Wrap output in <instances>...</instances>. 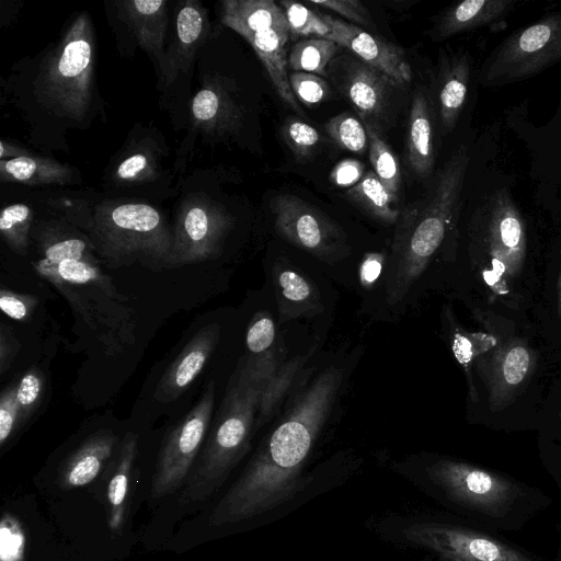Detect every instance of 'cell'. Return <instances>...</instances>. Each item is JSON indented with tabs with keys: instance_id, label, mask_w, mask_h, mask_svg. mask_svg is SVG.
I'll use <instances>...</instances> for the list:
<instances>
[{
	"instance_id": "6da1fadb",
	"label": "cell",
	"mask_w": 561,
	"mask_h": 561,
	"mask_svg": "<svg viewBox=\"0 0 561 561\" xmlns=\"http://www.w3.org/2000/svg\"><path fill=\"white\" fill-rule=\"evenodd\" d=\"M342 378L341 368L327 367L297 396L214 508L209 516L211 526L233 524L268 512L304 488L302 468L333 408Z\"/></svg>"
},
{
	"instance_id": "7a4b0ae2",
	"label": "cell",
	"mask_w": 561,
	"mask_h": 561,
	"mask_svg": "<svg viewBox=\"0 0 561 561\" xmlns=\"http://www.w3.org/2000/svg\"><path fill=\"white\" fill-rule=\"evenodd\" d=\"M277 368L273 352L252 355L240 363L227 386L205 446L184 482L180 503L208 499L248 453L262 391Z\"/></svg>"
},
{
	"instance_id": "3957f363",
	"label": "cell",
	"mask_w": 561,
	"mask_h": 561,
	"mask_svg": "<svg viewBox=\"0 0 561 561\" xmlns=\"http://www.w3.org/2000/svg\"><path fill=\"white\" fill-rule=\"evenodd\" d=\"M468 164V149L461 145L439 170L427 194L400 214L393 239L396 271L388 290L391 304L401 301L442 244Z\"/></svg>"
},
{
	"instance_id": "277c9868",
	"label": "cell",
	"mask_w": 561,
	"mask_h": 561,
	"mask_svg": "<svg viewBox=\"0 0 561 561\" xmlns=\"http://www.w3.org/2000/svg\"><path fill=\"white\" fill-rule=\"evenodd\" d=\"M561 61V11L513 33L490 55L480 82L499 87L527 79Z\"/></svg>"
},
{
	"instance_id": "5b68a950",
	"label": "cell",
	"mask_w": 561,
	"mask_h": 561,
	"mask_svg": "<svg viewBox=\"0 0 561 561\" xmlns=\"http://www.w3.org/2000/svg\"><path fill=\"white\" fill-rule=\"evenodd\" d=\"M100 232L103 252L112 261L144 259L149 266L175 265L173 245L159 213L145 204H125L111 213Z\"/></svg>"
},
{
	"instance_id": "8992f818",
	"label": "cell",
	"mask_w": 561,
	"mask_h": 561,
	"mask_svg": "<svg viewBox=\"0 0 561 561\" xmlns=\"http://www.w3.org/2000/svg\"><path fill=\"white\" fill-rule=\"evenodd\" d=\"M214 402L215 383L210 381L196 404L165 436L152 478V499L172 494L186 481L209 428Z\"/></svg>"
},
{
	"instance_id": "52a82bcc",
	"label": "cell",
	"mask_w": 561,
	"mask_h": 561,
	"mask_svg": "<svg viewBox=\"0 0 561 561\" xmlns=\"http://www.w3.org/2000/svg\"><path fill=\"white\" fill-rule=\"evenodd\" d=\"M482 250L490 257L492 272L506 280L518 277L526 256L524 219L506 191L495 192L480 216Z\"/></svg>"
},
{
	"instance_id": "ba28073f",
	"label": "cell",
	"mask_w": 561,
	"mask_h": 561,
	"mask_svg": "<svg viewBox=\"0 0 561 561\" xmlns=\"http://www.w3.org/2000/svg\"><path fill=\"white\" fill-rule=\"evenodd\" d=\"M92 43L85 18L72 24L61 51L50 64L46 77L47 94L68 115L79 117L90 96L92 72Z\"/></svg>"
},
{
	"instance_id": "9c48e42d",
	"label": "cell",
	"mask_w": 561,
	"mask_h": 561,
	"mask_svg": "<svg viewBox=\"0 0 561 561\" xmlns=\"http://www.w3.org/2000/svg\"><path fill=\"white\" fill-rule=\"evenodd\" d=\"M272 210L277 232L293 244L325 261L346 254L342 229L301 198L290 194L278 195L272 201Z\"/></svg>"
},
{
	"instance_id": "30bf717a",
	"label": "cell",
	"mask_w": 561,
	"mask_h": 561,
	"mask_svg": "<svg viewBox=\"0 0 561 561\" xmlns=\"http://www.w3.org/2000/svg\"><path fill=\"white\" fill-rule=\"evenodd\" d=\"M427 474L454 501L488 514H501L518 491L501 476L455 460H437Z\"/></svg>"
},
{
	"instance_id": "8fae6325",
	"label": "cell",
	"mask_w": 561,
	"mask_h": 561,
	"mask_svg": "<svg viewBox=\"0 0 561 561\" xmlns=\"http://www.w3.org/2000/svg\"><path fill=\"white\" fill-rule=\"evenodd\" d=\"M403 536L446 561H531L485 534L454 525L416 523L405 527Z\"/></svg>"
},
{
	"instance_id": "7c38bea8",
	"label": "cell",
	"mask_w": 561,
	"mask_h": 561,
	"mask_svg": "<svg viewBox=\"0 0 561 561\" xmlns=\"http://www.w3.org/2000/svg\"><path fill=\"white\" fill-rule=\"evenodd\" d=\"M536 367V354L524 341L513 339L493 348L482 362L479 370L489 389V405L492 412L505 409Z\"/></svg>"
},
{
	"instance_id": "4fadbf2b",
	"label": "cell",
	"mask_w": 561,
	"mask_h": 561,
	"mask_svg": "<svg viewBox=\"0 0 561 561\" xmlns=\"http://www.w3.org/2000/svg\"><path fill=\"white\" fill-rule=\"evenodd\" d=\"M322 16L333 31L332 42L348 48L360 61L386 73L398 84L410 82L411 67L399 47L354 24L327 14Z\"/></svg>"
},
{
	"instance_id": "5bb4252c",
	"label": "cell",
	"mask_w": 561,
	"mask_h": 561,
	"mask_svg": "<svg viewBox=\"0 0 561 561\" xmlns=\"http://www.w3.org/2000/svg\"><path fill=\"white\" fill-rule=\"evenodd\" d=\"M220 332L218 323H209L191 337L161 377L153 394L157 401L168 403L186 391L214 353Z\"/></svg>"
},
{
	"instance_id": "9a60e30c",
	"label": "cell",
	"mask_w": 561,
	"mask_h": 561,
	"mask_svg": "<svg viewBox=\"0 0 561 561\" xmlns=\"http://www.w3.org/2000/svg\"><path fill=\"white\" fill-rule=\"evenodd\" d=\"M398 85L389 76L360 61H351L343 80L344 92L363 122L383 115L390 89Z\"/></svg>"
},
{
	"instance_id": "2e32d148",
	"label": "cell",
	"mask_w": 561,
	"mask_h": 561,
	"mask_svg": "<svg viewBox=\"0 0 561 561\" xmlns=\"http://www.w3.org/2000/svg\"><path fill=\"white\" fill-rule=\"evenodd\" d=\"M117 438L110 430H101L77 448L64 462L59 482L66 489L91 483L111 457Z\"/></svg>"
},
{
	"instance_id": "e0dca14e",
	"label": "cell",
	"mask_w": 561,
	"mask_h": 561,
	"mask_svg": "<svg viewBox=\"0 0 561 561\" xmlns=\"http://www.w3.org/2000/svg\"><path fill=\"white\" fill-rule=\"evenodd\" d=\"M289 31L268 30L252 34L245 39L250 43L264 65L275 90L282 101L299 115L305 116L289 83L286 70V43Z\"/></svg>"
},
{
	"instance_id": "ac0fdd59",
	"label": "cell",
	"mask_w": 561,
	"mask_h": 561,
	"mask_svg": "<svg viewBox=\"0 0 561 561\" xmlns=\"http://www.w3.org/2000/svg\"><path fill=\"white\" fill-rule=\"evenodd\" d=\"M222 22L244 38L268 30L289 31L284 10L273 0L225 1Z\"/></svg>"
},
{
	"instance_id": "d6986e66",
	"label": "cell",
	"mask_w": 561,
	"mask_h": 561,
	"mask_svg": "<svg viewBox=\"0 0 561 561\" xmlns=\"http://www.w3.org/2000/svg\"><path fill=\"white\" fill-rule=\"evenodd\" d=\"M515 0H466L448 10L437 26V36L446 38L490 24L515 5Z\"/></svg>"
},
{
	"instance_id": "ffe728a7",
	"label": "cell",
	"mask_w": 561,
	"mask_h": 561,
	"mask_svg": "<svg viewBox=\"0 0 561 561\" xmlns=\"http://www.w3.org/2000/svg\"><path fill=\"white\" fill-rule=\"evenodd\" d=\"M274 283L282 322L319 310V295L314 286L296 271L275 267Z\"/></svg>"
},
{
	"instance_id": "44dd1931",
	"label": "cell",
	"mask_w": 561,
	"mask_h": 561,
	"mask_svg": "<svg viewBox=\"0 0 561 561\" xmlns=\"http://www.w3.org/2000/svg\"><path fill=\"white\" fill-rule=\"evenodd\" d=\"M137 455V438L133 433L125 436L114 474L107 486V525L118 533L125 524L131 472Z\"/></svg>"
},
{
	"instance_id": "7402d4cb",
	"label": "cell",
	"mask_w": 561,
	"mask_h": 561,
	"mask_svg": "<svg viewBox=\"0 0 561 561\" xmlns=\"http://www.w3.org/2000/svg\"><path fill=\"white\" fill-rule=\"evenodd\" d=\"M408 160L412 170L425 176L434 164L433 131L426 99L422 93L412 101L408 125Z\"/></svg>"
},
{
	"instance_id": "603a6c76",
	"label": "cell",
	"mask_w": 561,
	"mask_h": 561,
	"mask_svg": "<svg viewBox=\"0 0 561 561\" xmlns=\"http://www.w3.org/2000/svg\"><path fill=\"white\" fill-rule=\"evenodd\" d=\"M346 196L376 220L392 225L399 219L400 211L393 207L397 197L388 192L374 171H367L357 184L347 190Z\"/></svg>"
},
{
	"instance_id": "cb8c5ba5",
	"label": "cell",
	"mask_w": 561,
	"mask_h": 561,
	"mask_svg": "<svg viewBox=\"0 0 561 561\" xmlns=\"http://www.w3.org/2000/svg\"><path fill=\"white\" fill-rule=\"evenodd\" d=\"M35 271L44 278L61 285H96L104 290L113 291V285L107 275L103 274L96 263L87 260H64L49 263L39 260L34 263Z\"/></svg>"
},
{
	"instance_id": "d4e9b609",
	"label": "cell",
	"mask_w": 561,
	"mask_h": 561,
	"mask_svg": "<svg viewBox=\"0 0 561 561\" xmlns=\"http://www.w3.org/2000/svg\"><path fill=\"white\" fill-rule=\"evenodd\" d=\"M469 81V65L465 57L455 60L439 92L440 116L444 126L451 129L465 104Z\"/></svg>"
},
{
	"instance_id": "484cf974",
	"label": "cell",
	"mask_w": 561,
	"mask_h": 561,
	"mask_svg": "<svg viewBox=\"0 0 561 561\" xmlns=\"http://www.w3.org/2000/svg\"><path fill=\"white\" fill-rule=\"evenodd\" d=\"M363 123L368 135L369 160L374 172L388 192L397 197L401 184L399 161L378 128L367 122Z\"/></svg>"
},
{
	"instance_id": "4316f807",
	"label": "cell",
	"mask_w": 561,
	"mask_h": 561,
	"mask_svg": "<svg viewBox=\"0 0 561 561\" xmlns=\"http://www.w3.org/2000/svg\"><path fill=\"white\" fill-rule=\"evenodd\" d=\"M337 44L324 38L298 42L291 48L288 64L294 71L327 76V66L337 50Z\"/></svg>"
},
{
	"instance_id": "83f0119b",
	"label": "cell",
	"mask_w": 561,
	"mask_h": 561,
	"mask_svg": "<svg viewBox=\"0 0 561 561\" xmlns=\"http://www.w3.org/2000/svg\"><path fill=\"white\" fill-rule=\"evenodd\" d=\"M301 359L295 358L284 367H278L266 381L260 399L255 432L272 417L301 365Z\"/></svg>"
},
{
	"instance_id": "f1b7e54d",
	"label": "cell",
	"mask_w": 561,
	"mask_h": 561,
	"mask_svg": "<svg viewBox=\"0 0 561 561\" xmlns=\"http://www.w3.org/2000/svg\"><path fill=\"white\" fill-rule=\"evenodd\" d=\"M280 5L286 15L289 33L332 41L333 31L322 14L294 1H280Z\"/></svg>"
},
{
	"instance_id": "f546056e",
	"label": "cell",
	"mask_w": 561,
	"mask_h": 561,
	"mask_svg": "<svg viewBox=\"0 0 561 561\" xmlns=\"http://www.w3.org/2000/svg\"><path fill=\"white\" fill-rule=\"evenodd\" d=\"M324 128L333 141L345 150L362 154L368 147L367 130L353 114L341 113L329 119Z\"/></svg>"
},
{
	"instance_id": "4dcf8cb0",
	"label": "cell",
	"mask_w": 561,
	"mask_h": 561,
	"mask_svg": "<svg viewBox=\"0 0 561 561\" xmlns=\"http://www.w3.org/2000/svg\"><path fill=\"white\" fill-rule=\"evenodd\" d=\"M2 173L20 182H47L61 179L60 165L30 157H16L1 162Z\"/></svg>"
},
{
	"instance_id": "1f68e13d",
	"label": "cell",
	"mask_w": 561,
	"mask_h": 561,
	"mask_svg": "<svg viewBox=\"0 0 561 561\" xmlns=\"http://www.w3.org/2000/svg\"><path fill=\"white\" fill-rule=\"evenodd\" d=\"M30 218L31 210L24 204L8 206L0 216V231L3 238L15 252L21 254L27 250Z\"/></svg>"
},
{
	"instance_id": "d6a6232c",
	"label": "cell",
	"mask_w": 561,
	"mask_h": 561,
	"mask_svg": "<svg viewBox=\"0 0 561 561\" xmlns=\"http://www.w3.org/2000/svg\"><path fill=\"white\" fill-rule=\"evenodd\" d=\"M282 135L286 145L300 160L309 159L320 141L318 130L296 117L285 121Z\"/></svg>"
},
{
	"instance_id": "836d02e7",
	"label": "cell",
	"mask_w": 561,
	"mask_h": 561,
	"mask_svg": "<svg viewBox=\"0 0 561 561\" xmlns=\"http://www.w3.org/2000/svg\"><path fill=\"white\" fill-rule=\"evenodd\" d=\"M45 391V378L38 368H31L16 386V400L22 426L39 405Z\"/></svg>"
},
{
	"instance_id": "e575fe53",
	"label": "cell",
	"mask_w": 561,
	"mask_h": 561,
	"mask_svg": "<svg viewBox=\"0 0 561 561\" xmlns=\"http://www.w3.org/2000/svg\"><path fill=\"white\" fill-rule=\"evenodd\" d=\"M275 340V324L272 317L261 311L252 318L247 335V347L253 356L264 355L272 352Z\"/></svg>"
},
{
	"instance_id": "d590c367",
	"label": "cell",
	"mask_w": 561,
	"mask_h": 561,
	"mask_svg": "<svg viewBox=\"0 0 561 561\" xmlns=\"http://www.w3.org/2000/svg\"><path fill=\"white\" fill-rule=\"evenodd\" d=\"M289 83L296 99L306 105H313L328 99L329 85L320 76L294 71L289 76Z\"/></svg>"
},
{
	"instance_id": "8d00e7d4",
	"label": "cell",
	"mask_w": 561,
	"mask_h": 561,
	"mask_svg": "<svg viewBox=\"0 0 561 561\" xmlns=\"http://www.w3.org/2000/svg\"><path fill=\"white\" fill-rule=\"evenodd\" d=\"M42 260L57 263L64 260H87L96 263L90 245L80 238H69L48 244Z\"/></svg>"
},
{
	"instance_id": "74e56055",
	"label": "cell",
	"mask_w": 561,
	"mask_h": 561,
	"mask_svg": "<svg viewBox=\"0 0 561 561\" xmlns=\"http://www.w3.org/2000/svg\"><path fill=\"white\" fill-rule=\"evenodd\" d=\"M37 305L38 298L34 295L15 293L4 287L0 290L1 311L15 321H30Z\"/></svg>"
},
{
	"instance_id": "f35d334b",
	"label": "cell",
	"mask_w": 561,
	"mask_h": 561,
	"mask_svg": "<svg viewBox=\"0 0 561 561\" xmlns=\"http://www.w3.org/2000/svg\"><path fill=\"white\" fill-rule=\"evenodd\" d=\"M20 427L16 387H7L0 397V447H3Z\"/></svg>"
},
{
	"instance_id": "ab89813d",
	"label": "cell",
	"mask_w": 561,
	"mask_h": 561,
	"mask_svg": "<svg viewBox=\"0 0 561 561\" xmlns=\"http://www.w3.org/2000/svg\"><path fill=\"white\" fill-rule=\"evenodd\" d=\"M19 526L12 516H3L1 523L2 561H20L23 556L24 537Z\"/></svg>"
},
{
	"instance_id": "60d3db41",
	"label": "cell",
	"mask_w": 561,
	"mask_h": 561,
	"mask_svg": "<svg viewBox=\"0 0 561 561\" xmlns=\"http://www.w3.org/2000/svg\"><path fill=\"white\" fill-rule=\"evenodd\" d=\"M316 9H329L359 25H371V16L367 8L358 0L308 1Z\"/></svg>"
},
{
	"instance_id": "b9f144b4",
	"label": "cell",
	"mask_w": 561,
	"mask_h": 561,
	"mask_svg": "<svg viewBox=\"0 0 561 561\" xmlns=\"http://www.w3.org/2000/svg\"><path fill=\"white\" fill-rule=\"evenodd\" d=\"M203 18L201 12L193 5L183 7L176 19L178 36L182 44H193L201 35Z\"/></svg>"
},
{
	"instance_id": "7bdbcfd3",
	"label": "cell",
	"mask_w": 561,
	"mask_h": 561,
	"mask_svg": "<svg viewBox=\"0 0 561 561\" xmlns=\"http://www.w3.org/2000/svg\"><path fill=\"white\" fill-rule=\"evenodd\" d=\"M364 176V165L354 159L339 162L330 174V180L340 187H352Z\"/></svg>"
},
{
	"instance_id": "ee69618b",
	"label": "cell",
	"mask_w": 561,
	"mask_h": 561,
	"mask_svg": "<svg viewBox=\"0 0 561 561\" xmlns=\"http://www.w3.org/2000/svg\"><path fill=\"white\" fill-rule=\"evenodd\" d=\"M220 100L211 89L201 90L192 103V112L198 121H210L218 114Z\"/></svg>"
},
{
	"instance_id": "f6af8a7d",
	"label": "cell",
	"mask_w": 561,
	"mask_h": 561,
	"mask_svg": "<svg viewBox=\"0 0 561 561\" xmlns=\"http://www.w3.org/2000/svg\"><path fill=\"white\" fill-rule=\"evenodd\" d=\"M21 344L13 334L10 327L1 323L0 328V373L1 375L10 368L14 357L20 351Z\"/></svg>"
},
{
	"instance_id": "bcb514c9",
	"label": "cell",
	"mask_w": 561,
	"mask_h": 561,
	"mask_svg": "<svg viewBox=\"0 0 561 561\" xmlns=\"http://www.w3.org/2000/svg\"><path fill=\"white\" fill-rule=\"evenodd\" d=\"M383 263L381 253H368L362 262L359 277L363 286L373 285L379 277Z\"/></svg>"
},
{
	"instance_id": "7dc6e473",
	"label": "cell",
	"mask_w": 561,
	"mask_h": 561,
	"mask_svg": "<svg viewBox=\"0 0 561 561\" xmlns=\"http://www.w3.org/2000/svg\"><path fill=\"white\" fill-rule=\"evenodd\" d=\"M147 167V159L142 154H134L124 160L118 169L117 174L124 180H130L137 176Z\"/></svg>"
},
{
	"instance_id": "c3c4849f",
	"label": "cell",
	"mask_w": 561,
	"mask_h": 561,
	"mask_svg": "<svg viewBox=\"0 0 561 561\" xmlns=\"http://www.w3.org/2000/svg\"><path fill=\"white\" fill-rule=\"evenodd\" d=\"M163 4L162 0H136L131 3L136 12L142 15L157 13Z\"/></svg>"
},
{
	"instance_id": "681fc988",
	"label": "cell",
	"mask_w": 561,
	"mask_h": 561,
	"mask_svg": "<svg viewBox=\"0 0 561 561\" xmlns=\"http://www.w3.org/2000/svg\"><path fill=\"white\" fill-rule=\"evenodd\" d=\"M558 313L561 320V270L558 278Z\"/></svg>"
},
{
	"instance_id": "f907efd6",
	"label": "cell",
	"mask_w": 561,
	"mask_h": 561,
	"mask_svg": "<svg viewBox=\"0 0 561 561\" xmlns=\"http://www.w3.org/2000/svg\"><path fill=\"white\" fill-rule=\"evenodd\" d=\"M560 419H561V413H560Z\"/></svg>"
}]
</instances>
